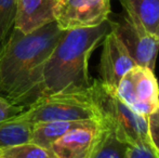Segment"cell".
Masks as SVG:
<instances>
[{
	"label": "cell",
	"instance_id": "7a4b0ae2",
	"mask_svg": "<svg viewBox=\"0 0 159 158\" xmlns=\"http://www.w3.org/2000/svg\"><path fill=\"white\" fill-rule=\"evenodd\" d=\"M109 32V20L94 27L65 30L43 66V95L87 90L93 80L89 75L90 55Z\"/></svg>",
	"mask_w": 159,
	"mask_h": 158
},
{
	"label": "cell",
	"instance_id": "7c38bea8",
	"mask_svg": "<svg viewBox=\"0 0 159 158\" xmlns=\"http://www.w3.org/2000/svg\"><path fill=\"white\" fill-rule=\"evenodd\" d=\"M82 122L84 121H50L35 124H33L30 143L50 148L57 139Z\"/></svg>",
	"mask_w": 159,
	"mask_h": 158
},
{
	"label": "cell",
	"instance_id": "30bf717a",
	"mask_svg": "<svg viewBox=\"0 0 159 158\" xmlns=\"http://www.w3.org/2000/svg\"><path fill=\"white\" fill-rule=\"evenodd\" d=\"M57 0H16L14 27L28 34L55 22L54 8Z\"/></svg>",
	"mask_w": 159,
	"mask_h": 158
},
{
	"label": "cell",
	"instance_id": "8fae6325",
	"mask_svg": "<svg viewBox=\"0 0 159 158\" xmlns=\"http://www.w3.org/2000/svg\"><path fill=\"white\" fill-rule=\"evenodd\" d=\"M122 7L130 9L144 28L159 38V0H119Z\"/></svg>",
	"mask_w": 159,
	"mask_h": 158
},
{
	"label": "cell",
	"instance_id": "2e32d148",
	"mask_svg": "<svg viewBox=\"0 0 159 158\" xmlns=\"http://www.w3.org/2000/svg\"><path fill=\"white\" fill-rule=\"evenodd\" d=\"M16 0H0V46L14 27Z\"/></svg>",
	"mask_w": 159,
	"mask_h": 158
},
{
	"label": "cell",
	"instance_id": "9c48e42d",
	"mask_svg": "<svg viewBox=\"0 0 159 158\" xmlns=\"http://www.w3.org/2000/svg\"><path fill=\"white\" fill-rule=\"evenodd\" d=\"M136 65L117 37L109 32L103 41L98 74L100 80L111 89L117 90L122 77Z\"/></svg>",
	"mask_w": 159,
	"mask_h": 158
},
{
	"label": "cell",
	"instance_id": "ac0fdd59",
	"mask_svg": "<svg viewBox=\"0 0 159 158\" xmlns=\"http://www.w3.org/2000/svg\"><path fill=\"white\" fill-rule=\"evenodd\" d=\"M148 134L154 150L159 152V108L148 116Z\"/></svg>",
	"mask_w": 159,
	"mask_h": 158
},
{
	"label": "cell",
	"instance_id": "5b68a950",
	"mask_svg": "<svg viewBox=\"0 0 159 158\" xmlns=\"http://www.w3.org/2000/svg\"><path fill=\"white\" fill-rule=\"evenodd\" d=\"M124 11L117 20H109L111 32L126 48L136 65L148 67L155 72L159 51V38L149 34L130 9Z\"/></svg>",
	"mask_w": 159,
	"mask_h": 158
},
{
	"label": "cell",
	"instance_id": "ffe728a7",
	"mask_svg": "<svg viewBox=\"0 0 159 158\" xmlns=\"http://www.w3.org/2000/svg\"><path fill=\"white\" fill-rule=\"evenodd\" d=\"M156 152V155H157V158H159V152H157V151H155Z\"/></svg>",
	"mask_w": 159,
	"mask_h": 158
},
{
	"label": "cell",
	"instance_id": "9a60e30c",
	"mask_svg": "<svg viewBox=\"0 0 159 158\" xmlns=\"http://www.w3.org/2000/svg\"><path fill=\"white\" fill-rule=\"evenodd\" d=\"M0 158H55L49 148L34 143H22L0 150Z\"/></svg>",
	"mask_w": 159,
	"mask_h": 158
},
{
	"label": "cell",
	"instance_id": "d6986e66",
	"mask_svg": "<svg viewBox=\"0 0 159 158\" xmlns=\"http://www.w3.org/2000/svg\"><path fill=\"white\" fill-rule=\"evenodd\" d=\"M128 158H157L156 152L151 144L133 145L130 150Z\"/></svg>",
	"mask_w": 159,
	"mask_h": 158
},
{
	"label": "cell",
	"instance_id": "52a82bcc",
	"mask_svg": "<svg viewBox=\"0 0 159 158\" xmlns=\"http://www.w3.org/2000/svg\"><path fill=\"white\" fill-rule=\"evenodd\" d=\"M109 14L111 0H57L54 8L55 22L63 30L94 27Z\"/></svg>",
	"mask_w": 159,
	"mask_h": 158
},
{
	"label": "cell",
	"instance_id": "8992f818",
	"mask_svg": "<svg viewBox=\"0 0 159 158\" xmlns=\"http://www.w3.org/2000/svg\"><path fill=\"white\" fill-rule=\"evenodd\" d=\"M117 94L139 115L148 118L159 108V86L154 70L135 65L120 80Z\"/></svg>",
	"mask_w": 159,
	"mask_h": 158
},
{
	"label": "cell",
	"instance_id": "e0dca14e",
	"mask_svg": "<svg viewBox=\"0 0 159 158\" xmlns=\"http://www.w3.org/2000/svg\"><path fill=\"white\" fill-rule=\"evenodd\" d=\"M26 108L20 105H14L8 99L0 94V122L8 121L23 113Z\"/></svg>",
	"mask_w": 159,
	"mask_h": 158
},
{
	"label": "cell",
	"instance_id": "ba28073f",
	"mask_svg": "<svg viewBox=\"0 0 159 158\" xmlns=\"http://www.w3.org/2000/svg\"><path fill=\"white\" fill-rule=\"evenodd\" d=\"M98 120H86L57 139L49 150L55 158H92L104 132Z\"/></svg>",
	"mask_w": 159,
	"mask_h": 158
},
{
	"label": "cell",
	"instance_id": "3957f363",
	"mask_svg": "<svg viewBox=\"0 0 159 158\" xmlns=\"http://www.w3.org/2000/svg\"><path fill=\"white\" fill-rule=\"evenodd\" d=\"M90 90L101 121L106 128L131 145H152L148 134V119L127 105L115 89L105 86L100 79H93Z\"/></svg>",
	"mask_w": 159,
	"mask_h": 158
},
{
	"label": "cell",
	"instance_id": "6da1fadb",
	"mask_svg": "<svg viewBox=\"0 0 159 158\" xmlns=\"http://www.w3.org/2000/svg\"><path fill=\"white\" fill-rule=\"evenodd\" d=\"M64 33L57 22L28 34L13 27L0 46V94L25 108L41 97L43 66Z\"/></svg>",
	"mask_w": 159,
	"mask_h": 158
},
{
	"label": "cell",
	"instance_id": "5bb4252c",
	"mask_svg": "<svg viewBox=\"0 0 159 158\" xmlns=\"http://www.w3.org/2000/svg\"><path fill=\"white\" fill-rule=\"evenodd\" d=\"M132 146L105 127L102 139L96 146L92 158H128Z\"/></svg>",
	"mask_w": 159,
	"mask_h": 158
},
{
	"label": "cell",
	"instance_id": "4fadbf2b",
	"mask_svg": "<svg viewBox=\"0 0 159 158\" xmlns=\"http://www.w3.org/2000/svg\"><path fill=\"white\" fill-rule=\"evenodd\" d=\"M32 131L33 124L28 122L12 119L0 122V150L30 142Z\"/></svg>",
	"mask_w": 159,
	"mask_h": 158
},
{
	"label": "cell",
	"instance_id": "277c9868",
	"mask_svg": "<svg viewBox=\"0 0 159 158\" xmlns=\"http://www.w3.org/2000/svg\"><path fill=\"white\" fill-rule=\"evenodd\" d=\"M12 120L35 124L50 121H101V118L89 87L81 92L42 95Z\"/></svg>",
	"mask_w": 159,
	"mask_h": 158
}]
</instances>
